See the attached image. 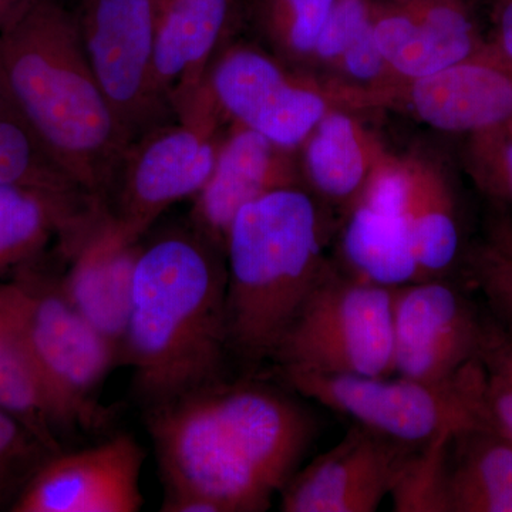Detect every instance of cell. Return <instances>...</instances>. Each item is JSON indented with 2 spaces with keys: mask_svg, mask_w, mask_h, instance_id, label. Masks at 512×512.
Listing matches in <instances>:
<instances>
[{
  "mask_svg": "<svg viewBox=\"0 0 512 512\" xmlns=\"http://www.w3.org/2000/svg\"><path fill=\"white\" fill-rule=\"evenodd\" d=\"M478 150L488 165L483 177L493 190L512 200V134H504L503 127L478 134Z\"/></svg>",
  "mask_w": 512,
  "mask_h": 512,
  "instance_id": "obj_30",
  "label": "cell"
},
{
  "mask_svg": "<svg viewBox=\"0 0 512 512\" xmlns=\"http://www.w3.org/2000/svg\"><path fill=\"white\" fill-rule=\"evenodd\" d=\"M339 3L340 0H252L249 6L279 55L293 63L311 64Z\"/></svg>",
  "mask_w": 512,
  "mask_h": 512,
  "instance_id": "obj_25",
  "label": "cell"
},
{
  "mask_svg": "<svg viewBox=\"0 0 512 512\" xmlns=\"http://www.w3.org/2000/svg\"><path fill=\"white\" fill-rule=\"evenodd\" d=\"M292 389L357 424L410 444L485 424L484 370L480 357L454 379L419 382L397 376L284 373Z\"/></svg>",
  "mask_w": 512,
  "mask_h": 512,
  "instance_id": "obj_7",
  "label": "cell"
},
{
  "mask_svg": "<svg viewBox=\"0 0 512 512\" xmlns=\"http://www.w3.org/2000/svg\"><path fill=\"white\" fill-rule=\"evenodd\" d=\"M296 150L231 121L210 180L194 198L191 225L224 252L231 222L249 202L302 185Z\"/></svg>",
  "mask_w": 512,
  "mask_h": 512,
  "instance_id": "obj_16",
  "label": "cell"
},
{
  "mask_svg": "<svg viewBox=\"0 0 512 512\" xmlns=\"http://www.w3.org/2000/svg\"><path fill=\"white\" fill-rule=\"evenodd\" d=\"M406 222L421 281L450 269L460 248L453 192L440 165L407 156Z\"/></svg>",
  "mask_w": 512,
  "mask_h": 512,
  "instance_id": "obj_23",
  "label": "cell"
},
{
  "mask_svg": "<svg viewBox=\"0 0 512 512\" xmlns=\"http://www.w3.org/2000/svg\"><path fill=\"white\" fill-rule=\"evenodd\" d=\"M55 451L0 407V508L13 507L23 488Z\"/></svg>",
  "mask_w": 512,
  "mask_h": 512,
  "instance_id": "obj_26",
  "label": "cell"
},
{
  "mask_svg": "<svg viewBox=\"0 0 512 512\" xmlns=\"http://www.w3.org/2000/svg\"><path fill=\"white\" fill-rule=\"evenodd\" d=\"M40 0H0V23H13Z\"/></svg>",
  "mask_w": 512,
  "mask_h": 512,
  "instance_id": "obj_32",
  "label": "cell"
},
{
  "mask_svg": "<svg viewBox=\"0 0 512 512\" xmlns=\"http://www.w3.org/2000/svg\"><path fill=\"white\" fill-rule=\"evenodd\" d=\"M485 322L437 279L393 288L394 372L419 382L454 379L480 357Z\"/></svg>",
  "mask_w": 512,
  "mask_h": 512,
  "instance_id": "obj_11",
  "label": "cell"
},
{
  "mask_svg": "<svg viewBox=\"0 0 512 512\" xmlns=\"http://www.w3.org/2000/svg\"><path fill=\"white\" fill-rule=\"evenodd\" d=\"M121 352L146 407L225 379L227 265L192 225L141 245Z\"/></svg>",
  "mask_w": 512,
  "mask_h": 512,
  "instance_id": "obj_2",
  "label": "cell"
},
{
  "mask_svg": "<svg viewBox=\"0 0 512 512\" xmlns=\"http://www.w3.org/2000/svg\"><path fill=\"white\" fill-rule=\"evenodd\" d=\"M437 512H512V439L481 424L441 441Z\"/></svg>",
  "mask_w": 512,
  "mask_h": 512,
  "instance_id": "obj_20",
  "label": "cell"
},
{
  "mask_svg": "<svg viewBox=\"0 0 512 512\" xmlns=\"http://www.w3.org/2000/svg\"><path fill=\"white\" fill-rule=\"evenodd\" d=\"M154 67L171 110L204 86L218 53L237 25L238 0H156Z\"/></svg>",
  "mask_w": 512,
  "mask_h": 512,
  "instance_id": "obj_18",
  "label": "cell"
},
{
  "mask_svg": "<svg viewBox=\"0 0 512 512\" xmlns=\"http://www.w3.org/2000/svg\"><path fill=\"white\" fill-rule=\"evenodd\" d=\"M0 407L22 420L50 450L59 453V420L39 370L18 330L0 313Z\"/></svg>",
  "mask_w": 512,
  "mask_h": 512,
  "instance_id": "obj_24",
  "label": "cell"
},
{
  "mask_svg": "<svg viewBox=\"0 0 512 512\" xmlns=\"http://www.w3.org/2000/svg\"><path fill=\"white\" fill-rule=\"evenodd\" d=\"M164 512H261L299 470L315 433L303 407L254 382L198 387L146 407Z\"/></svg>",
  "mask_w": 512,
  "mask_h": 512,
  "instance_id": "obj_1",
  "label": "cell"
},
{
  "mask_svg": "<svg viewBox=\"0 0 512 512\" xmlns=\"http://www.w3.org/2000/svg\"><path fill=\"white\" fill-rule=\"evenodd\" d=\"M473 276L490 308L512 333V256L494 249L481 251L474 256Z\"/></svg>",
  "mask_w": 512,
  "mask_h": 512,
  "instance_id": "obj_29",
  "label": "cell"
},
{
  "mask_svg": "<svg viewBox=\"0 0 512 512\" xmlns=\"http://www.w3.org/2000/svg\"><path fill=\"white\" fill-rule=\"evenodd\" d=\"M231 124L207 82L170 121L131 141L106 198L110 220L140 242L177 202L195 198L210 180Z\"/></svg>",
  "mask_w": 512,
  "mask_h": 512,
  "instance_id": "obj_5",
  "label": "cell"
},
{
  "mask_svg": "<svg viewBox=\"0 0 512 512\" xmlns=\"http://www.w3.org/2000/svg\"><path fill=\"white\" fill-rule=\"evenodd\" d=\"M377 46L397 80L416 79L477 56L460 0H370Z\"/></svg>",
  "mask_w": 512,
  "mask_h": 512,
  "instance_id": "obj_17",
  "label": "cell"
},
{
  "mask_svg": "<svg viewBox=\"0 0 512 512\" xmlns=\"http://www.w3.org/2000/svg\"><path fill=\"white\" fill-rule=\"evenodd\" d=\"M73 16L90 69L131 140L174 119L154 67L156 0H80Z\"/></svg>",
  "mask_w": 512,
  "mask_h": 512,
  "instance_id": "obj_10",
  "label": "cell"
},
{
  "mask_svg": "<svg viewBox=\"0 0 512 512\" xmlns=\"http://www.w3.org/2000/svg\"><path fill=\"white\" fill-rule=\"evenodd\" d=\"M272 360L282 373L392 375L393 288L330 265L286 329Z\"/></svg>",
  "mask_w": 512,
  "mask_h": 512,
  "instance_id": "obj_6",
  "label": "cell"
},
{
  "mask_svg": "<svg viewBox=\"0 0 512 512\" xmlns=\"http://www.w3.org/2000/svg\"><path fill=\"white\" fill-rule=\"evenodd\" d=\"M500 52L504 60L501 64L505 67L512 64V0L505 5L500 20Z\"/></svg>",
  "mask_w": 512,
  "mask_h": 512,
  "instance_id": "obj_31",
  "label": "cell"
},
{
  "mask_svg": "<svg viewBox=\"0 0 512 512\" xmlns=\"http://www.w3.org/2000/svg\"><path fill=\"white\" fill-rule=\"evenodd\" d=\"M3 80L47 156L106 208L131 144L84 55L73 12L40 0L10 23Z\"/></svg>",
  "mask_w": 512,
  "mask_h": 512,
  "instance_id": "obj_3",
  "label": "cell"
},
{
  "mask_svg": "<svg viewBox=\"0 0 512 512\" xmlns=\"http://www.w3.org/2000/svg\"><path fill=\"white\" fill-rule=\"evenodd\" d=\"M369 109L396 107L447 133L481 134L512 121V74L508 67L474 56L439 72L397 80L369 94Z\"/></svg>",
  "mask_w": 512,
  "mask_h": 512,
  "instance_id": "obj_14",
  "label": "cell"
},
{
  "mask_svg": "<svg viewBox=\"0 0 512 512\" xmlns=\"http://www.w3.org/2000/svg\"><path fill=\"white\" fill-rule=\"evenodd\" d=\"M251 2H252V0H248V3H251Z\"/></svg>",
  "mask_w": 512,
  "mask_h": 512,
  "instance_id": "obj_33",
  "label": "cell"
},
{
  "mask_svg": "<svg viewBox=\"0 0 512 512\" xmlns=\"http://www.w3.org/2000/svg\"><path fill=\"white\" fill-rule=\"evenodd\" d=\"M406 157L389 153L348 207L342 255L350 275L396 288L421 281L406 222Z\"/></svg>",
  "mask_w": 512,
  "mask_h": 512,
  "instance_id": "obj_15",
  "label": "cell"
},
{
  "mask_svg": "<svg viewBox=\"0 0 512 512\" xmlns=\"http://www.w3.org/2000/svg\"><path fill=\"white\" fill-rule=\"evenodd\" d=\"M144 447L117 433L70 453L53 454L10 508L16 512H137L143 507Z\"/></svg>",
  "mask_w": 512,
  "mask_h": 512,
  "instance_id": "obj_13",
  "label": "cell"
},
{
  "mask_svg": "<svg viewBox=\"0 0 512 512\" xmlns=\"http://www.w3.org/2000/svg\"><path fill=\"white\" fill-rule=\"evenodd\" d=\"M140 242L128 239L104 215L72 255L62 292L93 328L121 350L126 335Z\"/></svg>",
  "mask_w": 512,
  "mask_h": 512,
  "instance_id": "obj_19",
  "label": "cell"
},
{
  "mask_svg": "<svg viewBox=\"0 0 512 512\" xmlns=\"http://www.w3.org/2000/svg\"><path fill=\"white\" fill-rule=\"evenodd\" d=\"M35 160V147L28 131L10 121H0V185H19L94 200L69 178L37 174Z\"/></svg>",
  "mask_w": 512,
  "mask_h": 512,
  "instance_id": "obj_28",
  "label": "cell"
},
{
  "mask_svg": "<svg viewBox=\"0 0 512 512\" xmlns=\"http://www.w3.org/2000/svg\"><path fill=\"white\" fill-rule=\"evenodd\" d=\"M301 150L302 175L326 200L349 207L390 153L353 111L326 114L306 137Z\"/></svg>",
  "mask_w": 512,
  "mask_h": 512,
  "instance_id": "obj_22",
  "label": "cell"
},
{
  "mask_svg": "<svg viewBox=\"0 0 512 512\" xmlns=\"http://www.w3.org/2000/svg\"><path fill=\"white\" fill-rule=\"evenodd\" d=\"M0 313L39 370L60 429L106 420L96 394L119 350L80 315L62 289L30 282L0 285Z\"/></svg>",
  "mask_w": 512,
  "mask_h": 512,
  "instance_id": "obj_8",
  "label": "cell"
},
{
  "mask_svg": "<svg viewBox=\"0 0 512 512\" xmlns=\"http://www.w3.org/2000/svg\"><path fill=\"white\" fill-rule=\"evenodd\" d=\"M205 82L229 121L289 150H299L330 111H352L335 80L296 73L264 50L242 43L218 53Z\"/></svg>",
  "mask_w": 512,
  "mask_h": 512,
  "instance_id": "obj_9",
  "label": "cell"
},
{
  "mask_svg": "<svg viewBox=\"0 0 512 512\" xmlns=\"http://www.w3.org/2000/svg\"><path fill=\"white\" fill-rule=\"evenodd\" d=\"M106 214L90 198L0 185V272L25 261L56 235L72 256Z\"/></svg>",
  "mask_w": 512,
  "mask_h": 512,
  "instance_id": "obj_21",
  "label": "cell"
},
{
  "mask_svg": "<svg viewBox=\"0 0 512 512\" xmlns=\"http://www.w3.org/2000/svg\"><path fill=\"white\" fill-rule=\"evenodd\" d=\"M480 362L485 424L512 439V333L501 325L485 323Z\"/></svg>",
  "mask_w": 512,
  "mask_h": 512,
  "instance_id": "obj_27",
  "label": "cell"
},
{
  "mask_svg": "<svg viewBox=\"0 0 512 512\" xmlns=\"http://www.w3.org/2000/svg\"><path fill=\"white\" fill-rule=\"evenodd\" d=\"M325 224L302 185L269 192L235 215L225 239L229 349L248 365L272 359L330 266Z\"/></svg>",
  "mask_w": 512,
  "mask_h": 512,
  "instance_id": "obj_4",
  "label": "cell"
},
{
  "mask_svg": "<svg viewBox=\"0 0 512 512\" xmlns=\"http://www.w3.org/2000/svg\"><path fill=\"white\" fill-rule=\"evenodd\" d=\"M421 446L357 424L335 447L293 474L279 494L281 511H376Z\"/></svg>",
  "mask_w": 512,
  "mask_h": 512,
  "instance_id": "obj_12",
  "label": "cell"
}]
</instances>
